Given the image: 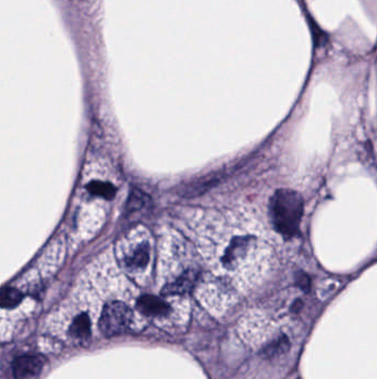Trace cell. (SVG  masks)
Returning a JSON list of instances; mask_svg holds the SVG:
<instances>
[{
  "mask_svg": "<svg viewBox=\"0 0 377 379\" xmlns=\"http://www.w3.org/2000/svg\"><path fill=\"white\" fill-rule=\"evenodd\" d=\"M303 215V199L298 192L278 190L270 200V219L278 233L291 239L299 233Z\"/></svg>",
  "mask_w": 377,
  "mask_h": 379,
  "instance_id": "obj_1",
  "label": "cell"
},
{
  "mask_svg": "<svg viewBox=\"0 0 377 379\" xmlns=\"http://www.w3.org/2000/svg\"><path fill=\"white\" fill-rule=\"evenodd\" d=\"M133 312L122 302H111L104 306L101 314L100 326L103 335L108 337L122 335L131 327Z\"/></svg>",
  "mask_w": 377,
  "mask_h": 379,
  "instance_id": "obj_2",
  "label": "cell"
},
{
  "mask_svg": "<svg viewBox=\"0 0 377 379\" xmlns=\"http://www.w3.org/2000/svg\"><path fill=\"white\" fill-rule=\"evenodd\" d=\"M44 361L38 356H21L13 363L16 379H37L42 374Z\"/></svg>",
  "mask_w": 377,
  "mask_h": 379,
  "instance_id": "obj_3",
  "label": "cell"
},
{
  "mask_svg": "<svg viewBox=\"0 0 377 379\" xmlns=\"http://www.w3.org/2000/svg\"><path fill=\"white\" fill-rule=\"evenodd\" d=\"M198 273L196 271H186L180 277L167 284L163 289V294L173 296V295H185L190 293L195 287L198 281Z\"/></svg>",
  "mask_w": 377,
  "mask_h": 379,
  "instance_id": "obj_4",
  "label": "cell"
},
{
  "mask_svg": "<svg viewBox=\"0 0 377 379\" xmlns=\"http://www.w3.org/2000/svg\"><path fill=\"white\" fill-rule=\"evenodd\" d=\"M137 308L142 314L147 316H165L170 313L171 308L165 301L159 297L152 296V295H145L142 296L137 301Z\"/></svg>",
  "mask_w": 377,
  "mask_h": 379,
  "instance_id": "obj_5",
  "label": "cell"
},
{
  "mask_svg": "<svg viewBox=\"0 0 377 379\" xmlns=\"http://www.w3.org/2000/svg\"><path fill=\"white\" fill-rule=\"evenodd\" d=\"M290 349V341L285 335L279 336L273 341L266 345L261 351V356L264 359H273L283 356Z\"/></svg>",
  "mask_w": 377,
  "mask_h": 379,
  "instance_id": "obj_6",
  "label": "cell"
},
{
  "mask_svg": "<svg viewBox=\"0 0 377 379\" xmlns=\"http://www.w3.org/2000/svg\"><path fill=\"white\" fill-rule=\"evenodd\" d=\"M70 336L78 341H85L91 335L90 318L87 314H81L72 322L69 330Z\"/></svg>",
  "mask_w": 377,
  "mask_h": 379,
  "instance_id": "obj_7",
  "label": "cell"
},
{
  "mask_svg": "<svg viewBox=\"0 0 377 379\" xmlns=\"http://www.w3.org/2000/svg\"><path fill=\"white\" fill-rule=\"evenodd\" d=\"M149 250L147 243H144L136 248L131 255L126 258V265L130 268H144L149 263Z\"/></svg>",
  "mask_w": 377,
  "mask_h": 379,
  "instance_id": "obj_8",
  "label": "cell"
},
{
  "mask_svg": "<svg viewBox=\"0 0 377 379\" xmlns=\"http://www.w3.org/2000/svg\"><path fill=\"white\" fill-rule=\"evenodd\" d=\"M87 190L94 195L102 196L104 199L112 200L116 194V188L113 184L109 182H101V181H93L89 186Z\"/></svg>",
  "mask_w": 377,
  "mask_h": 379,
  "instance_id": "obj_9",
  "label": "cell"
},
{
  "mask_svg": "<svg viewBox=\"0 0 377 379\" xmlns=\"http://www.w3.org/2000/svg\"><path fill=\"white\" fill-rule=\"evenodd\" d=\"M21 291L16 289H5L0 291V307L1 308H13L18 306L23 301Z\"/></svg>",
  "mask_w": 377,
  "mask_h": 379,
  "instance_id": "obj_10",
  "label": "cell"
},
{
  "mask_svg": "<svg viewBox=\"0 0 377 379\" xmlns=\"http://www.w3.org/2000/svg\"><path fill=\"white\" fill-rule=\"evenodd\" d=\"M248 246H249V243L247 242L245 239L237 240L236 242L233 243L228 252L226 253V258H225L227 264L233 263L238 256L244 254V252H246Z\"/></svg>",
  "mask_w": 377,
  "mask_h": 379,
  "instance_id": "obj_11",
  "label": "cell"
},
{
  "mask_svg": "<svg viewBox=\"0 0 377 379\" xmlns=\"http://www.w3.org/2000/svg\"><path fill=\"white\" fill-rule=\"evenodd\" d=\"M149 201V196L142 193L139 190H133L128 198V207L131 210H139Z\"/></svg>",
  "mask_w": 377,
  "mask_h": 379,
  "instance_id": "obj_12",
  "label": "cell"
}]
</instances>
